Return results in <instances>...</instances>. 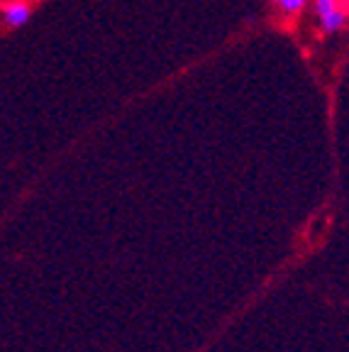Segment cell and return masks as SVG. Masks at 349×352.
<instances>
[{
    "label": "cell",
    "mask_w": 349,
    "mask_h": 352,
    "mask_svg": "<svg viewBox=\"0 0 349 352\" xmlns=\"http://www.w3.org/2000/svg\"><path fill=\"white\" fill-rule=\"evenodd\" d=\"M3 17L10 28H22L30 20V6L27 3H10V6L3 8Z\"/></svg>",
    "instance_id": "obj_1"
},
{
    "label": "cell",
    "mask_w": 349,
    "mask_h": 352,
    "mask_svg": "<svg viewBox=\"0 0 349 352\" xmlns=\"http://www.w3.org/2000/svg\"><path fill=\"white\" fill-rule=\"evenodd\" d=\"M320 22H322V30H325V32H337V30L344 28L347 15H344L342 10H337V8H335V10H330L328 15H322Z\"/></svg>",
    "instance_id": "obj_2"
},
{
    "label": "cell",
    "mask_w": 349,
    "mask_h": 352,
    "mask_svg": "<svg viewBox=\"0 0 349 352\" xmlns=\"http://www.w3.org/2000/svg\"><path fill=\"white\" fill-rule=\"evenodd\" d=\"M337 8V0H315V10H317V17L328 15L330 10Z\"/></svg>",
    "instance_id": "obj_3"
},
{
    "label": "cell",
    "mask_w": 349,
    "mask_h": 352,
    "mask_svg": "<svg viewBox=\"0 0 349 352\" xmlns=\"http://www.w3.org/2000/svg\"><path fill=\"white\" fill-rule=\"evenodd\" d=\"M278 6H281V10H286V12H298L300 8L306 6V0H278Z\"/></svg>",
    "instance_id": "obj_4"
}]
</instances>
